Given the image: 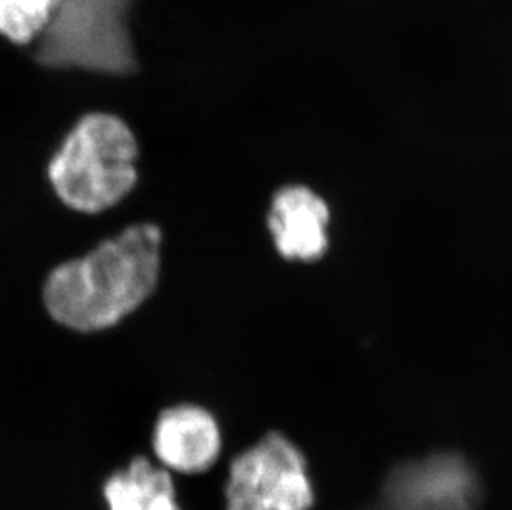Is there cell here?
Returning a JSON list of instances; mask_svg holds the SVG:
<instances>
[{"mask_svg": "<svg viewBox=\"0 0 512 510\" xmlns=\"http://www.w3.org/2000/svg\"><path fill=\"white\" fill-rule=\"evenodd\" d=\"M108 510H181L171 472L138 456L103 486Z\"/></svg>", "mask_w": 512, "mask_h": 510, "instance_id": "obj_7", "label": "cell"}, {"mask_svg": "<svg viewBox=\"0 0 512 510\" xmlns=\"http://www.w3.org/2000/svg\"><path fill=\"white\" fill-rule=\"evenodd\" d=\"M133 0H62L35 53L50 68L128 75L136 68L128 30Z\"/></svg>", "mask_w": 512, "mask_h": 510, "instance_id": "obj_3", "label": "cell"}, {"mask_svg": "<svg viewBox=\"0 0 512 510\" xmlns=\"http://www.w3.org/2000/svg\"><path fill=\"white\" fill-rule=\"evenodd\" d=\"M226 510H310L314 487L304 456L281 433H269L232 459Z\"/></svg>", "mask_w": 512, "mask_h": 510, "instance_id": "obj_4", "label": "cell"}, {"mask_svg": "<svg viewBox=\"0 0 512 510\" xmlns=\"http://www.w3.org/2000/svg\"><path fill=\"white\" fill-rule=\"evenodd\" d=\"M62 0H0V34L14 44H29L45 30Z\"/></svg>", "mask_w": 512, "mask_h": 510, "instance_id": "obj_8", "label": "cell"}, {"mask_svg": "<svg viewBox=\"0 0 512 510\" xmlns=\"http://www.w3.org/2000/svg\"><path fill=\"white\" fill-rule=\"evenodd\" d=\"M330 207L314 189L290 184L279 189L267 212L276 251L292 262H315L329 249Z\"/></svg>", "mask_w": 512, "mask_h": 510, "instance_id": "obj_6", "label": "cell"}, {"mask_svg": "<svg viewBox=\"0 0 512 510\" xmlns=\"http://www.w3.org/2000/svg\"><path fill=\"white\" fill-rule=\"evenodd\" d=\"M138 154V141L120 116L88 113L50 158L47 176L60 203L82 214H100L135 188Z\"/></svg>", "mask_w": 512, "mask_h": 510, "instance_id": "obj_2", "label": "cell"}, {"mask_svg": "<svg viewBox=\"0 0 512 510\" xmlns=\"http://www.w3.org/2000/svg\"><path fill=\"white\" fill-rule=\"evenodd\" d=\"M161 244L160 227L140 222L83 257L57 265L42 290L50 317L73 332L115 327L155 294Z\"/></svg>", "mask_w": 512, "mask_h": 510, "instance_id": "obj_1", "label": "cell"}, {"mask_svg": "<svg viewBox=\"0 0 512 510\" xmlns=\"http://www.w3.org/2000/svg\"><path fill=\"white\" fill-rule=\"evenodd\" d=\"M153 453L170 472L201 474L218 461L223 434L208 409L176 405L161 411L151 439Z\"/></svg>", "mask_w": 512, "mask_h": 510, "instance_id": "obj_5", "label": "cell"}]
</instances>
